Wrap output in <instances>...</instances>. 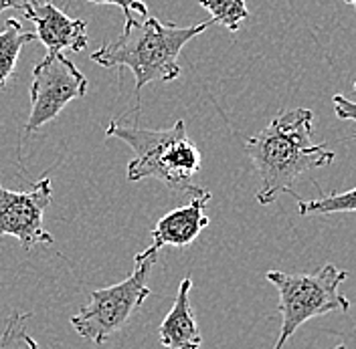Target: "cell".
Instances as JSON below:
<instances>
[{"label": "cell", "mask_w": 356, "mask_h": 349, "mask_svg": "<svg viewBox=\"0 0 356 349\" xmlns=\"http://www.w3.org/2000/svg\"><path fill=\"white\" fill-rule=\"evenodd\" d=\"M124 17V33L115 41L104 43L97 51H93L91 61L102 67L130 69L136 77L138 93L148 83H166L178 79L182 73L178 65V55L184 44L215 24L213 21H207L193 26H177L164 24L150 15Z\"/></svg>", "instance_id": "2"}, {"label": "cell", "mask_w": 356, "mask_h": 349, "mask_svg": "<svg viewBox=\"0 0 356 349\" xmlns=\"http://www.w3.org/2000/svg\"><path fill=\"white\" fill-rule=\"evenodd\" d=\"M298 212L302 216H326V214H340V212H356V188L346 192H330L314 200H300L298 198Z\"/></svg>", "instance_id": "12"}, {"label": "cell", "mask_w": 356, "mask_h": 349, "mask_svg": "<svg viewBox=\"0 0 356 349\" xmlns=\"http://www.w3.org/2000/svg\"><path fill=\"white\" fill-rule=\"evenodd\" d=\"M191 289L193 279L184 277L178 284V293L172 309L162 319L158 337L160 343L168 349H200L202 335H200L193 307H191Z\"/></svg>", "instance_id": "10"}, {"label": "cell", "mask_w": 356, "mask_h": 349, "mask_svg": "<svg viewBox=\"0 0 356 349\" xmlns=\"http://www.w3.org/2000/svg\"><path fill=\"white\" fill-rule=\"evenodd\" d=\"M209 202H211V192L207 190L199 196H193L191 204L164 214L150 232L152 246L162 250L164 246L182 248L193 244L199 239L200 232L209 226V216L204 212Z\"/></svg>", "instance_id": "9"}, {"label": "cell", "mask_w": 356, "mask_h": 349, "mask_svg": "<svg viewBox=\"0 0 356 349\" xmlns=\"http://www.w3.org/2000/svg\"><path fill=\"white\" fill-rule=\"evenodd\" d=\"M266 279L280 293L277 311L282 315V329L273 349L286 348L291 335L314 317H322L332 311H350V301L340 291L342 283L348 279V271H340L336 264H324L312 275L267 271Z\"/></svg>", "instance_id": "4"}, {"label": "cell", "mask_w": 356, "mask_h": 349, "mask_svg": "<svg viewBox=\"0 0 356 349\" xmlns=\"http://www.w3.org/2000/svg\"><path fill=\"white\" fill-rule=\"evenodd\" d=\"M93 4H113L124 10V15H140L148 17V6L142 0H88Z\"/></svg>", "instance_id": "16"}, {"label": "cell", "mask_w": 356, "mask_h": 349, "mask_svg": "<svg viewBox=\"0 0 356 349\" xmlns=\"http://www.w3.org/2000/svg\"><path fill=\"white\" fill-rule=\"evenodd\" d=\"M22 12L35 24V35L49 53H79L88 46V22L67 17L51 0L33 2Z\"/></svg>", "instance_id": "8"}, {"label": "cell", "mask_w": 356, "mask_h": 349, "mask_svg": "<svg viewBox=\"0 0 356 349\" xmlns=\"http://www.w3.org/2000/svg\"><path fill=\"white\" fill-rule=\"evenodd\" d=\"M355 91H356V81H355ZM334 111H336V117L338 119H346V121H355L356 124V101H350L348 97L344 95H334L332 97ZM353 139H356V131L353 133Z\"/></svg>", "instance_id": "15"}, {"label": "cell", "mask_w": 356, "mask_h": 349, "mask_svg": "<svg viewBox=\"0 0 356 349\" xmlns=\"http://www.w3.org/2000/svg\"><path fill=\"white\" fill-rule=\"evenodd\" d=\"M51 178H41L31 190L15 192L0 186V239L15 237L24 250L35 244H53L55 239L43 226L44 210L51 204Z\"/></svg>", "instance_id": "7"}, {"label": "cell", "mask_w": 356, "mask_h": 349, "mask_svg": "<svg viewBox=\"0 0 356 349\" xmlns=\"http://www.w3.org/2000/svg\"><path fill=\"white\" fill-rule=\"evenodd\" d=\"M158 248L152 244L138 253L134 259V271L120 283L106 289L89 291V303L71 317V327L86 341L104 346L111 335L126 327L132 315L150 297L148 277L158 259Z\"/></svg>", "instance_id": "5"}, {"label": "cell", "mask_w": 356, "mask_h": 349, "mask_svg": "<svg viewBox=\"0 0 356 349\" xmlns=\"http://www.w3.org/2000/svg\"><path fill=\"white\" fill-rule=\"evenodd\" d=\"M334 349H346V346H344V343H340V346H336Z\"/></svg>", "instance_id": "19"}, {"label": "cell", "mask_w": 356, "mask_h": 349, "mask_svg": "<svg viewBox=\"0 0 356 349\" xmlns=\"http://www.w3.org/2000/svg\"><path fill=\"white\" fill-rule=\"evenodd\" d=\"M31 313H13L0 333V349H39L33 335L26 333Z\"/></svg>", "instance_id": "14"}, {"label": "cell", "mask_w": 356, "mask_h": 349, "mask_svg": "<svg viewBox=\"0 0 356 349\" xmlns=\"http://www.w3.org/2000/svg\"><path fill=\"white\" fill-rule=\"evenodd\" d=\"M312 124L314 113L310 110L282 111L266 130L245 142V152L259 176L255 196L259 204H273L282 194L298 198L291 188L293 182L336 160V153L324 144L312 142Z\"/></svg>", "instance_id": "1"}, {"label": "cell", "mask_w": 356, "mask_h": 349, "mask_svg": "<svg viewBox=\"0 0 356 349\" xmlns=\"http://www.w3.org/2000/svg\"><path fill=\"white\" fill-rule=\"evenodd\" d=\"M37 39L35 33H26L17 19H8L4 28L0 31V89L4 87L17 69V61L22 46Z\"/></svg>", "instance_id": "11"}, {"label": "cell", "mask_w": 356, "mask_h": 349, "mask_svg": "<svg viewBox=\"0 0 356 349\" xmlns=\"http://www.w3.org/2000/svg\"><path fill=\"white\" fill-rule=\"evenodd\" d=\"M33 4V0H0V15L8 8H15V10H24Z\"/></svg>", "instance_id": "17"}, {"label": "cell", "mask_w": 356, "mask_h": 349, "mask_svg": "<svg viewBox=\"0 0 356 349\" xmlns=\"http://www.w3.org/2000/svg\"><path fill=\"white\" fill-rule=\"evenodd\" d=\"M199 4L209 10L211 21L221 24L231 33H239L241 24L249 17L245 0H199Z\"/></svg>", "instance_id": "13"}, {"label": "cell", "mask_w": 356, "mask_h": 349, "mask_svg": "<svg viewBox=\"0 0 356 349\" xmlns=\"http://www.w3.org/2000/svg\"><path fill=\"white\" fill-rule=\"evenodd\" d=\"M344 2H346V4H350L353 8H356V0H344Z\"/></svg>", "instance_id": "18"}, {"label": "cell", "mask_w": 356, "mask_h": 349, "mask_svg": "<svg viewBox=\"0 0 356 349\" xmlns=\"http://www.w3.org/2000/svg\"><path fill=\"white\" fill-rule=\"evenodd\" d=\"M88 77L63 53H47L33 69L31 115L24 124L26 133H35L53 121L67 103L88 95Z\"/></svg>", "instance_id": "6"}, {"label": "cell", "mask_w": 356, "mask_h": 349, "mask_svg": "<svg viewBox=\"0 0 356 349\" xmlns=\"http://www.w3.org/2000/svg\"><path fill=\"white\" fill-rule=\"evenodd\" d=\"M108 137H118L134 150V160L128 164L130 182L156 178L180 194L199 196L207 192L193 182L202 168V155L182 119L170 130H144L113 119L108 126Z\"/></svg>", "instance_id": "3"}]
</instances>
